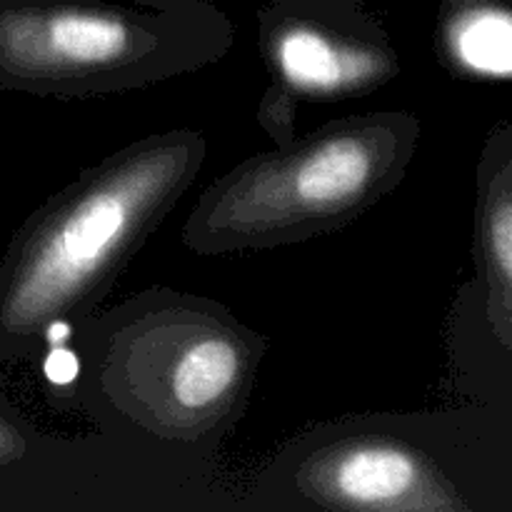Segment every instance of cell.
<instances>
[{
    "mask_svg": "<svg viewBox=\"0 0 512 512\" xmlns=\"http://www.w3.org/2000/svg\"><path fill=\"white\" fill-rule=\"evenodd\" d=\"M208 155L200 130L145 135L45 200L0 273V350L28 355L95 308L188 193Z\"/></svg>",
    "mask_w": 512,
    "mask_h": 512,
    "instance_id": "1",
    "label": "cell"
},
{
    "mask_svg": "<svg viewBox=\"0 0 512 512\" xmlns=\"http://www.w3.org/2000/svg\"><path fill=\"white\" fill-rule=\"evenodd\" d=\"M418 145L420 120L408 110L328 120L210 183L183 225L185 248L228 255L335 233L403 183Z\"/></svg>",
    "mask_w": 512,
    "mask_h": 512,
    "instance_id": "2",
    "label": "cell"
},
{
    "mask_svg": "<svg viewBox=\"0 0 512 512\" xmlns=\"http://www.w3.org/2000/svg\"><path fill=\"white\" fill-rule=\"evenodd\" d=\"M235 25L210 0H0V88L105 98L198 73L233 50Z\"/></svg>",
    "mask_w": 512,
    "mask_h": 512,
    "instance_id": "3",
    "label": "cell"
},
{
    "mask_svg": "<svg viewBox=\"0 0 512 512\" xmlns=\"http://www.w3.org/2000/svg\"><path fill=\"white\" fill-rule=\"evenodd\" d=\"M265 350L268 340L223 305L168 295L120 320L100 355L98 385L145 433L195 443L243 415Z\"/></svg>",
    "mask_w": 512,
    "mask_h": 512,
    "instance_id": "4",
    "label": "cell"
},
{
    "mask_svg": "<svg viewBox=\"0 0 512 512\" xmlns=\"http://www.w3.org/2000/svg\"><path fill=\"white\" fill-rule=\"evenodd\" d=\"M258 43L270 88L295 100L363 98L400 73L398 50L368 0H265Z\"/></svg>",
    "mask_w": 512,
    "mask_h": 512,
    "instance_id": "5",
    "label": "cell"
},
{
    "mask_svg": "<svg viewBox=\"0 0 512 512\" xmlns=\"http://www.w3.org/2000/svg\"><path fill=\"white\" fill-rule=\"evenodd\" d=\"M295 488L308 503L348 512H465L443 470L403 440L343 438L298 465Z\"/></svg>",
    "mask_w": 512,
    "mask_h": 512,
    "instance_id": "6",
    "label": "cell"
},
{
    "mask_svg": "<svg viewBox=\"0 0 512 512\" xmlns=\"http://www.w3.org/2000/svg\"><path fill=\"white\" fill-rule=\"evenodd\" d=\"M475 263L485 288V313L503 350H512V125L490 130L478 163Z\"/></svg>",
    "mask_w": 512,
    "mask_h": 512,
    "instance_id": "7",
    "label": "cell"
},
{
    "mask_svg": "<svg viewBox=\"0 0 512 512\" xmlns=\"http://www.w3.org/2000/svg\"><path fill=\"white\" fill-rule=\"evenodd\" d=\"M440 63L450 75L505 83L512 75V0H440Z\"/></svg>",
    "mask_w": 512,
    "mask_h": 512,
    "instance_id": "8",
    "label": "cell"
},
{
    "mask_svg": "<svg viewBox=\"0 0 512 512\" xmlns=\"http://www.w3.org/2000/svg\"><path fill=\"white\" fill-rule=\"evenodd\" d=\"M25 453H28V440H25V435L20 433L18 425H13L0 413V468L20 460Z\"/></svg>",
    "mask_w": 512,
    "mask_h": 512,
    "instance_id": "9",
    "label": "cell"
},
{
    "mask_svg": "<svg viewBox=\"0 0 512 512\" xmlns=\"http://www.w3.org/2000/svg\"><path fill=\"white\" fill-rule=\"evenodd\" d=\"M138 5H170V3H178V0H133Z\"/></svg>",
    "mask_w": 512,
    "mask_h": 512,
    "instance_id": "10",
    "label": "cell"
}]
</instances>
